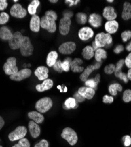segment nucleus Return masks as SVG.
<instances>
[{
	"mask_svg": "<svg viewBox=\"0 0 131 147\" xmlns=\"http://www.w3.org/2000/svg\"><path fill=\"white\" fill-rule=\"evenodd\" d=\"M27 132V129L24 126H19L15 130L11 132L8 135V138L11 141L20 140L24 138Z\"/></svg>",
	"mask_w": 131,
	"mask_h": 147,
	"instance_id": "nucleus-7",
	"label": "nucleus"
},
{
	"mask_svg": "<svg viewBox=\"0 0 131 147\" xmlns=\"http://www.w3.org/2000/svg\"><path fill=\"white\" fill-rule=\"evenodd\" d=\"M26 64H24V68H26Z\"/></svg>",
	"mask_w": 131,
	"mask_h": 147,
	"instance_id": "nucleus-62",
	"label": "nucleus"
},
{
	"mask_svg": "<svg viewBox=\"0 0 131 147\" xmlns=\"http://www.w3.org/2000/svg\"><path fill=\"white\" fill-rule=\"evenodd\" d=\"M101 65H102V62H100V63L97 62V63H96V64L94 65V69H99L100 66H101Z\"/></svg>",
	"mask_w": 131,
	"mask_h": 147,
	"instance_id": "nucleus-55",
	"label": "nucleus"
},
{
	"mask_svg": "<svg viewBox=\"0 0 131 147\" xmlns=\"http://www.w3.org/2000/svg\"><path fill=\"white\" fill-rule=\"evenodd\" d=\"M122 140L125 146H129L131 145V137L129 136H125L122 138Z\"/></svg>",
	"mask_w": 131,
	"mask_h": 147,
	"instance_id": "nucleus-46",
	"label": "nucleus"
},
{
	"mask_svg": "<svg viewBox=\"0 0 131 147\" xmlns=\"http://www.w3.org/2000/svg\"><path fill=\"white\" fill-rule=\"evenodd\" d=\"M125 64H126V65L128 68H129V69H131V60L126 58V59L125 60Z\"/></svg>",
	"mask_w": 131,
	"mask_h": 147,
	"instance_id": "nucleus-52",
	"label": "nucleus"
},
{
	"mask_svg": "<svg viewBox=\"0 0 131 147\" xmlns=\"http://www.w3.org/2000/svg\"><path fill=\"white\" fill-rule=\"evenodd\" d=\"M71 20L69 18L63 17L59 22V32L63 35H66L69 34L71 26Z\"/></svg>",
	"mask_w": 131,
	"mask_h": 147,
	"instance_id": "nucleus-11",
	"label": "nucleus"
},
{
	"mask_svg": "<svg viewBox=\"0 0 131 147\" xmlns=\"http://www.w3.org/2000/svg\"><path fill=\"white\" fill-rule=\"evenodd\" d=\"M125 64V60L121 59L118 61L116 64V66L115 67V73H118L122 72V68Z\"/></svg>",
	"mask_w": 131,
	"mask_h": 147,
	"instance_id": "nucleus-41",
	"label": "nucleus"
},
{
	"mask_svg": "<svg viewBox=\"0 0 131 147\" xmlns=\"http://www.w3.org/2000/svg\"><path fill=\"white\" fill-rule=\"evenodd\" d=\"M122 85L119 84L114 83L109 85V93L113 96H116L117 95V91H122Z\"/></svg>",
	"mask_w": 131,
	"mask_h": 147,
	"instance_id": "nucleus-31",
	"label": "nucleus"
},
{
	"mask_svg": "<svg viewBox=\"0 0 131 147\" xmlns=\"http://www.w3.org/2000/svg\"><path fill=\"white\" fill-rule=\"evenodd\" d=\"M62 62L61 61V60L57 61L55 64L53 65V69L59 73L63 72V69L62 67Z\"/></svg>",
	"mask_w": 131,
	"mask_h": 147,
	"instance_id": "nucleus-40",
	"label": "nucleus"
},
{
	"mask_svg": "<svg viewBox=\"0 0 131 147\" xmlns=\"http://www.w3.org/2000/svg\"><path fill=\"white\" fill-rule=\"evenodd\" d=\"M34 147H49V142L45 140H42L35 144Z\"/></svg>",
	"mask_w": 131,
	"mask_h": 147,
	"instance_id": "nucleus-44",
	"label": "nucleus"
},
{
	"mask_svg": "<svg viewBox=\"0 0 131 147\" xmlns=\"http://www.w3.org/2000/svg\"><path fill=\"white\" fill-rule=\"evenodd\" d=\"M119 28V24L115 20L108 21L105 23V28L106 31L109 34H115L117 32Z\"/></svg>",
	"mask_w": 131,
	"mask_h": 147,
	"instance_id": "nucleus-20",
	"label": "nucleus"
},
{
	"mask_svg": "<svg viewBox=\"0 0 131 147\" xmlns=\"http://www.w3.org/2000/svg\"><path fill=\"white\" fill-rule=\"evenodd\" d=\"M63 17H67V18H71L73 16V13L72 11H65L63 13Z\"/></svg>",
	"mask_w": 131,
	"mask_h": 147,
	"instance_id": "nucleus-50",
	"label": "nucleus"
},
{
	"mask_svg": "<svg viewBox=\"0 0 131 147\" xmlns=\"http://www.w3.org/2000/svg\"><path fill=\"white\" fill-rule=\"evenodd\" d=\"M92 48H93V50H94V51L95 50H97L98 49H99V48L97 47V45H96V44H95V42H94V41H93V42H92Z\"/></svg>",
	"mask_w": 131,
	"mask_h": 147,
	"instance_id": "nucleus-56",
	"label": "nucleus"
},
{
	"mask_svg": "<svg viewBox=\"0 0 131 147\" xmlns=\"http://www.w3.org/2000/svg\"><path fill=\"white\" fill-rule=\"evenodd\" d=\"M77 106V101L74 98H69L65 101L63 108L65 109H70L71 108H76Z\"/></svg>",
	"mask_w": 131,
	"mask_h": 147,
	"instance_id": "nucleus-30",
	"label": "nucleus"
},
{
	"mask_svg": "<svg viewBox=\"0 0 131 147\" xmlns=\"http://www.w3.org/2000/svg\"><path fill=\"white\" fill-rule=\"evenodd\" d=\"M23 36H24L19 31H17L14 33L13 37L8 41L9 47L11 48V49L15 50L20 48L23 40Z\"/></svg>",
	"mask_w": 131,
	"mask_h": 147,
	"instance_id": "nucleus-8",
	"label": "nucleus"
},
{
	"mask_svg": "<svg viewBox=\"0 0 131 147\" xmlns=\"http://www.w3.org/2000/svg\"><path fill=\"white\" fill-rule=\"evenodd\" d=\"M10 19L9 15L5 13V12H2V13L0 14V24L1 25H3V24H6Z\"/></svg>",
	"mask_w": 131,
	"mask_h": 147,
	"instance_id": "nucleus-36",
	"label": "nucleus"
},
{
	"mask_svg": "<svg viewBox=\"0 0 131 147\" xmlns=\"http://www.w3.org/2000/svg\"><path fill=\"white\" fill-rule=\"evenodd\" d=\"M83 64V61L79 58H75L70 63V68L73 72H81L84 71V67L80 66Z\"/></svg>",
	"mask_w": 131,
	"mask_h": 147,
	"instance_id": "nucleus-21",
	"label": "nucleus"
},
{
	"mask_svg": "<svg viewBox=\"0 0 131 147\" xmlns=\"http://www.w3.org/2000/svg\"><path fill=\"white\" fill-rule=\"evenodd\" d=\"M122 19L127 21L131 18V4L128 2H125L123 6V11L122 13Z\"/></svg>",
	"mask_w": 131,
	"mask_h": 147,
	"instance_id": "nucleus-25",
	"label": "nucleus"
},
{
	"mask_svg": "<svg viewBox=\"0 0 131 147\" xmlns=\"http://www.w3.org/2000/svg\"><path fill=\"white\" fill-rule=\"evenodd\" d=\"M126 49L128 51H131V42H130L129 44L126 46Z\"/></svg>",
	"mask_w": 131,
	"mask_h": 147,
	"instance_id": "nucleus-58",
	"label": "nucleus"
},
{
	"mask_svg": "<svg viewBox=\"0 0 131 147\" xmlns=\"http://www.w3.org/2000/svg\"><path fill=\"white\" fill-rule=\"evenodd\" d=\"M112 37L111 34L108 33L100 32L98 34L95 36L94 42L99 48L104 47L106 45H109L112 43Z\"/></svg>",
	"mask_w": 131,
	"mask_h": 147,
	"instance_id": "nucleus-2",
	"label": "nucleus"
},
{
	"mask_svg": "<svg viewBox=\"0 0 131 147\" xmlns=\"http://www.w3.org/2000/svg\"><path fill=\"white\" fill-rule=\"evenodd\" d=\"M27 13V10L24 8L20 4H14L10 9V14L11 16L17 18H24L26 16Z\"/></svg>",
	"mask_w": 131,
	"mask_h": 147,
	"instance_id": "nucleus-9",
	"label": "nucleus"
},
{
	"mask_svg": "<svg viewBox=\"0 0 131 147\" xmlns=\"http://www.w3.org/2000/svg\"><path fill=\"white\" fill-rule=\"evenodd\" d=\"M29 129L33 138H36L40 134L41 129L39 125L33 121H30L29 123Z\"/></svg>",
	"mask_w": 131,
	"mask_h": 147,
	"instance_id": "nucleus-17",
	"label": "nucleus"
},
{
	"mask_svg": "<svg viewBox=\"0 0 131 147\" xmlns=\"http://www.w3.org/2000/svg\"><path fill=\"white\" fill-rule=\"evenodd\" d=\"M121 38L124 42H126L131 38V31L126 30L121 34Z\"/></svg>",
	"mask_w": 131,
	"mask_h": 147,
	"instance_id": "nucleus-39",
	"label": "nucleus"
},
{
	"mask_svg": "<svg viewBox=\"0 0 131 147\" xmlns=\"http://www.w3.org/2000/svg\"><path fill=\"white\" fill-rule=\"evenodd\" d=\"M72 61L71 58H67L64 59L63 62L62 63V67L63 69V71L68 72L70 70V63Z\"/></svg>",
	"mask_w": 131,
	"mask_h": 147,
	"instance_id": "nucleus-35",
	"label": "nucleus"
},
{
	"mask_svg": "<svg viewBox=\"0 0 131 147\" xmlns=\"http://www.w3.org/2000/svg\"><path fill=\"white\" fill-rule=\"evenodd\" d=\"M76 48V44L74 42H66L63 43L58 48V51L63 54H70L73 53Z\"/></svg>",
	"mask_w": 131,
	"mask_h": 147,
	"instance_id": "nucleus-12",
	"label": "nucleus"
},
{
	"mask_svg": "<svg viewBox=\"0 0 131 147\" xmlns=\"http://www.w3.org/2000/svg\"><path fill=\"white\" fill-rule=\"evenodd\" d=\"M13 147H30V144L27 138H22L20 140L18 144L14 145Z\"/></svg>",
	"mask_w": 131,
	"mask_h": 147,
	"instance_id": "nucleus-34",
	"label": "nucleus"
},
{
	"mask_svg": "<svg viewBox=\"0 0 131 147\" xmlns=\"http://www.w3.org/2000/svg\"><path fill=\"white\" fill-rule=\"evenodd\" d=\"M127 77L128 80L131 81V69H129L128 72V74H127Z\"/></svg>",
	"mask_w": 131,
	"mask_h": 147,
	"instance_id": "nucleus-57",
	"label": "nucleus"
},
{
	"mask_svg": "<svg viewBox=\"0 0 131 147\" xmlns=\"http://www.w3.org/2000/svg\"><path fill=\"white\" fill-rule=\"evenodd\" d=\"M49 69L44 66L39 67L34 72V74L40 81L48 78Z\"/></svg>",
	"mask_w": 131,
	"mask_h": 147,
	"instance_id": "nucleus-15",
	"label": "nucleus"
},
{
	"mask_svg": "<svg viewBox=\"0 0 131 147\" xmlns=\"http://www.w3.org/2000/svg\"><path fill=\"white\" fill-rule=\"evenodd\" d=\"M57 19V15L54 11L52 10L47 11L45 12V15L41 18L40 27L50 33H53L57 29L56 24Z\"/></svg>",
	"mask_w": 131,
	"mask_h": 147,
	"instance_id": "nucleus-1",
	"label": "nucleus"
},
{
	"mask_svg": "<svg viewBox=\"0 0 131 147\" xmlns=\"http://www.w3.org/2000/svg\"><path fill=\"white\" fill-rule=\"evenodd\" d=\"M28 116L31 119H32V121L35 122L37 124H41L44 120V116L37 111L30 112L28 114Z\"/></svg>",
	"mask_w": 131,
	"mask_h": 147,
	"instance_id": "nucleus-24",
	"label": "nucleus"
},
{
	"mask_svg": "<svg viewBox=\"0 0 131 147\" xmlns=\"http://www.w3.org/2000/svg\"><path fill=\"white\" fill-rule=\"evenodd\" d=\"M85 85L86 86H87L88 87H90L92 88L93 89L95 88L96 89L98 85L96 84V82H95L94 79H89L88 80L85 81Z\"/></svg>",
	"mask_w": 131,
	"mask_h": 147,
	"instance_id": "nucleus-42",
	"label": "nucleus"
},
{
	"mask_svg": "<svg viewBox=\"0 0 131 147\" xmlns=\"http://www.w3.org/2000/svg\"><path fill=\"white\" fill-rule=\"evenodd\" d=\"M57 1H57V0H54V1H53V0H50V2L52 3H56Z\"/></svg>",
	"mask_w": 131,
	"mask_h": 147,
	"instance_id": "nucleus-60",
	"label": "nucleus"
},
{
	"mask_svg": "<svg viewBox=\"0 0 131 147\" xmlns=\"http://www.w3.org/2000/svg\"><path fill=\"white\" fill-rule=\"evenodd\" d=\"M88 21L92 27L94 28H98L102 25V18L99 14L93 13L89 16Z\"/></svg>",
	"mask_w": 131,
	"mask_h": 147,
	"instance_id": "nucleus-19",
	"label": "nucleus"
},
{
	"mask_svg": "<svg viewBox=\"0 0 131 147\" xmlns=\"http://www.w3.org/2000/svg\"><path fill=\"white\" fill-rule=\"evenodd\" d=\"M103 16L108 21L115 20L117 17V14L115 13V9L111 6L105 7L103 12Z\"/></svg>",
	"mask_w": 131,
	"mask_h": 147,
	"instance_id": "nucleus-16",
	"label": "nucleus"
},
{
	"mask_svg": "<svg viewBox=\"0 0 131 147\" xmlns=\"http://www.w3.org/2000/svg\"><path fill=\"white\" fill-rule=\"evenodd\" d=\"M74 98L76 100V101L78 102H82L85 101V98L83 97L81 95H80L78 92H76L74 95Z\"/></svg>",
	"mask_w": 131,
	"mask_h": 147,
	"instance_id": "nucleus-47",
	"label": "nucleus"
},
{
	"mask_svg": "<svg viewBox=\"0 0 131 147\" xmlns=\"http://www.w3.org/2000/svg\"><path fill=\"white\" fill-rule=\"evenodd\" d=\"M18 1H17V0H15V1H14V2H17Z\"/></svg>",
	"mask_w": 131,
	"mask_h": 147,
	"instance_id": "nucleus-63",
	"label": "nucleus"
},
{
	"mask_svg": "<svg viewBox=\"0 0 131 147\" xmlns=\"http://www.w3.org/2000/svg\"><path fill=\"white\" fill-rule=\"evenodd\" d=\"M4 124H5V122H4V119L1 116H0V130H1L2 129V128L4 127Z\"/></svg>",
	"mask_w": 131,
	"mask_h": 147,
	"instance_id": "nucleus-54",
	"label": "nucleus"
},
{
	"mask_svg": "<svg viewBox=\"0 0 131 147\" xmlns=\"http://www.w3.org/2000/svg\"><path fill=\"white\" fill-rule=\"evenodd\" d=\"M94 65H90L88 66L83 71V73L80 76V79L81 81L85 82L86 80H88V78L89 76L91 74V73L94 71Z\"/></svg>",
	"mask_w": 131,
	"mask_h": 147,
	"instance_id": "nucleus-28",
	"label": "nucleus"
},
{
	"mask_svg": "<svg viewBox=\"0 0 131 147\" xmlns=\"http://www.w3.org/2000/svg\"><path fill=\"white\" fill-rule=\"evenodd\" d=\"M61 137L66 140L70 145H75L78 140V137L76 132L70 128L67 127L63 129Z\"/></svg>",
	"mask_w": 131,
	"mask_h": 147,
	"instance_id": "nucleus-4",
	"label": "nucleus"
},
{
	"mask_svg": "<svg viewBox=\"0 0 131 147\" xmlns=\"http://www.w3.org/2000/svg\"><path fill=\"white\" fill-rule=\"evenodd\" d=\"M8 3L6 0H0V11H3L7 8Z\"/></svg>",
	"mask_w": 131,
	"mask_h": 147,
	"instance_id": "nucleus-49",
	"label": "nucleus"
},
{
	"mask_svg": "<svg viewBox=\"0 0 131 147\" xmlns=\"http://www.w3.org/2000/svg\"><path fill=\"white\" fill-rule=\"evenodd\" d=\"M0 147H3V146H1V145H0Z\"/></svg>",
	"mask_w": 131,
	"mask_h": 147,
	"instance_id": "nucleus-64",
	"label": "nucleus"
},
{
	"mask_svg": "<svg viewBox=\"0 0 131 147\" xmlns=\"http://www.w3.org/2000/svg\"><path fill=\"white\" fill-rule=\"evenodd\" d=\"M31 74V71L29 68H24L18 71L14 74L10 76V78L12 80L20 81L24 79L28 78Z\"/></svg>",
	"mask_w": 131,
	"mask_h": 147,
	"instance_id": "nucleus-10",
	"label": "nucleus"
},
{
	"mask_svg": "<svg viewBox=\"0 0 131 147\" xmlns=\"http://www.w3.org/2000/svg\"><path fill=\"white\" fill-rule=\"evenodd\" d=\"M94 57L97 62H102V59H106L107 58L106 51L102 48H99L96 50L94 53Z\"/></svg>",
	"mask_w": 131,
	"mask_h": 147,
	"instance_id": "nucleus-29",
	"label": "nucleus"
},
{
	"mask_svg": "<svg viewBox=\"0 0 131 147\" xmlns=\"http://www.w3.org/2000/svg\"><path fill=\"white\" fill-rule=\"evenodd\" d=\"M53 86V81L51 79H46L44 80L41 84H38L35 87V89L39 92H44L51 89Z\"/></svg>",
	"mask_w": 131,
	"mask_h": 147,
	"instance_id": "nucleus-22",
	"label": "nucleus"
},
{
	"mask_svg": "<svg viewBox=\"0 0 131 147\" xmlns=\"http://www.w3.org/2000/svg\"><path fill=\"white\" fill-rule=\"evenodd\" d=\"M107 1L109 2V3H113V0H108V1Z\"/></svg>",
	"mask_w": 131,
	"mask_h": 147,
	"instance_id": "nucleus-61",
	"label": "nucleus"
},
{
	"mask_svg": "<svg viewBox=\"0 0 131 147\" xmlns=\"http://www.w3.org/2000/svg\"><path fill=\"white\" fill-rule=\"evenodd\" d=\"M77 92L83 97H84L85 98L88 100H91L93 98L95 94V90L90 87H80L78 90Z\"/></svg>",
	"mask_w": 131,
	"mask_h": 147,
	"instance_id": "nucleus-14",
	"label": "nucleus"
},
{
	"mask_svg": "<svg viewBox=\"0 0 131 147\" xmlns=\"http://www.w3.org/2000/svg\"><path fill=\"white\" fill-rule=\"evenodd\" d=\"M13 34L7 27L4 26L0 28V38L3 40H10L13 37Z\"/></svg>",
	"mask_w": 131,
	"mask_h": 147,
	"instance_id": "nucleus-23",
	"label": "nucleus"
},
{
	"mask_svg": "<svg viewBox=\"0 0 131 147\" xmlns=\"http://www.w3.org/2000/svg\"><path fill=\"white\" fill-rule=\"evenodd\" d=\"M76 20L79 24H85L87 21V15L83 13H78L76 14Z\"/></svg>",
	"mask_w": 131,
	"mask_h": 147,
	"instance_id": "nucleus-33",
	"label": "nucleus"
},
{
	"mask_svg": "<svg viewBox=\"0 0 131 147\" xmlns=\"http://www.w3.org/2000/svg\"><path fill=\"white\" fill-rule=\"evenodd\" d=\"M126 58H128L129 59L131 60V53L129 54V55H128L126 57Z\"/></svg>",
	"mask_w": 131,
	"mask_h": 147,
	"instance_id": "nucleus-59",
	"label": "nucleus"
},
{
	"mask_svg": "<svg viewBox=\"0 0 131 147\" xmlns=\"http://www.w3.org/2000/svg\"><path fill=\"white\" fill-rule=\"evenodd\" d=\"M20 49L21 55L24 57H29L32 55L34 51V47L28 36H23L22 42Z\"/></svg>",
	"mask_w": 131,
	"mask_h": 147,
	"instance_id": "nucleus-5",
	"label": "nucleus"
},
{
	"mask_svg": "<svg viewBox=\"0 0 131 147\" xmlns=\"http://www.w3.org/2000/svg\"><path fill=\"white\" fill-rule=\"evenodd\" d=\"M94 50L92 48V47L90 45H88L83 49L82 55L83 58H85L86 59H88V60L90 59L94 56Z\"/></svg>",
	"mask_w": 131,
	"mask_h": 147,
	"instance_id": "nucleus-27",
	"label": "nucleus"
},
{
	"mask_svg": "<svg viewBox=\"0 0 131 147\" xmlns=\"http://www.w3.org/2000/svg\"><path fill=\"white\" fill-rule=\"evenodd\" d=\"M78 35L81 40L87 41L93 37L94 35V32L91 28L85 27L80 29L79 31Z\"/></svg>",
	"mask_w": 131,
	"mask_h": 147,
	"instance_id": "nucleus-13",
	"label": "nucleus"
},
{
	"mask_svg": "<svg viewBox=\"0 0 131 147\" xmlns=\"http://www.w3.org/2000/svg\"><path fill=\"white\" fill-rule=\"evenodd\" d=\"M115 75L116 77H118L119 78H120L121 80L124 81L125 83H128V78L127 77V76L125 74V73L122 72H120L118 73H115Z\"/></svg>",
	"mask_w": 131,
	"mask_h": 147,
	"instance_id": "nucleus-43",
	"label": "nucleus"
},
{
	"mask_svg": "<svg viewBox=\"0 0 131 147\" xmlns=\"http://www.w3.org/2000/svg\"><path fill=\"white\" fill-rule=\"evenodd\" d=\"M79 0H77V1H74V0H66L65 1V3L69 4V6L71 7L73 5H76L78 3H79Z\"/></svg>",
	"mask_w": 131,
	"mask_h": 147,
	"instance_id": "nucleus-51",
	"label": "nucleus"
},
{
	"mask_svg": "<svg viewBox=\"0 0 131 147\" xmlns=\"http://www.w3.org/2000/svg\"><path fill=\"white\" fill-rule=\"evenodd\" d=\"M94 80L95 82H96V84L98 85V84L99 83L100 81V74H97L96 76L95 77V78H94Z\"/></svg>",
	"mask_w": 131,
	"mask_h": 147,
	"instance_id": "nucleus-53",
	"label": "nucleus"
},
{
	"mask_svg": "<svg viewBox=\"0 0 131 147\" xmlns=\"http://www.w3.org/2000/svg\"><path fill=\"white\" fill-rule=\"evenodd\" d=\"M113 100H114V98L113 96H108V95H105L103 98V103H108V104H111L113 102Z\"/></svg>",
	"mask_w": 131,
	"mask_h": 147,
	"instance_id": "nucleus-45",
	"label": "nucleus"
},
{
	"mask_svg": "<svg viewBox=\"0 0 131 147\" xmlns=\"http://www.w3.org/2000/svg\"><path fill=\"white\" fill-rule=\"evenodd\" d=\"M35 108L40 113H45L53 107V101L49 97H44L39 100L35 104Z\"/></svg>",
	"mask_w": 131,
	"mask_h": 147,
	"instance_id": "nucleus-3",
	"label": "nucleus"
},
{
	"mask_svg": "<svg viewBox=\"0 0 131 147\" xmlns=\"http://www.w3.org/2000/svg\"><path fill=\"white\" fill-rule=\"evenodd\" d=\"M58 58V54L55 51H52L49 53L47 57L46 63L49 67H53V65L56 63L57 59Z\"/></svg>",
	"mask_w": 131,
	"mask_h": 147,
	"instance_id": "nucleus-26",
	"label": "nucleus"
},
{
	"mask_svg": "<svg viewBox=\"0 0 131 147\" xmlns=\"http://www.w3.org/2000/svg\"><path fill=\"white\" fill-rule=\"evenodd\" d=\"M40 17L37 15H34L31 17L30 22V28L31 31L38 32L40 28Z\"/></svg>",
	"mask_w": 131,
	"mask_h": 147,
	"instance_id": "nucleus-18",
	"label": "nucleus"
},
{
	"mask_svg": "<svg viewBox=\"0 0 131 147\" xmlns=\"http://www.w3.org/2000/svg\"><path fill=\"white\" fill-rule=\"evenodd\" d=\"M115 71V66L113 64H110L108 65H106L105 67L104 71L106 74H112Z\"/></svg>",
	"mask_w": 131,
	"mask_h": 147,
	"instance_id": "nucleus-38",
	"label": "nucleus"
},
{
	"mask_svg": "<svg viewBox=\"0 0 131 147\" xmlns=\"http://www.w3.org/2000/svg\"><path fill=\"white\" fill-rule=\"evenodd\" d=\"M124 50V46L122 45H118L114 49V53L115 54H120L121 53H122Z\"/></svg>",
	"mask_w": 131,
	"mask_h": 147,
	"instance_id": "nucleus-48",
	"label": "nucleus"
},
{
	"mask_svg": "<svg viewBox=\"0 0 131 147\" xmlns=\"http://www.w3.org/2000/svg\"><path fill=\"white\" fill-rule=\"evenodd\" d=\"M40 3L39 0H33L31 4L28 6V11L30 14L34 16L37 12V8L39 6Z\"/></svg>",
	"mask_w": 131,
	"mask_h": 147,
	"instance_id": "nucleus-32",
	"label": "nucleus"
},
{
	"mask_svg": "<svg viewBox=\"0 0 131 147\" xmlns=\"http://www.w3.org/2000/svg\"><path fill=\"white\" fill-rule=\"evenodd\" d=\"M123 101L125 102H129L131 101V90H126L123 94Z\"/></svg>",
	"mask_w": 131,
	"mask_h": 147,
	"instance_id": "nucleus-37",
	"label": "nucleus"
},
{
	"mask_svg": "<svg viewBox=\"0 0 131 147\" xmlns=\"http://www.w3.org/2000/svg\"><path fill=\"white\" fill-rule=\"evenodd\" d=\"M17 60L15 57H10L3 66V69L7 75L11 76L18 71L16 65Z\"/></svg>",
	"mask_w": 131,
	"mask_h": 147,
	"instance_id": "nucleus-6",
	"label": "nucleus"
}]
</instances>
